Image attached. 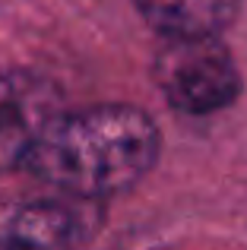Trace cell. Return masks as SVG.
Returning <instances> with one entry per match:
<instances>
[{
	"label": "cell",
	"instance_id": "obj_4",
	"mask_svg": "<svg viewBox=\"0 0 247 250\" xmlns=\"http://www.w3.org/2000/svg\"><path fill=\"white\" fill-rule=\"evenodd\" d=\"M102 228L99 203L67 193L0 206V247H80Z\"/></svg>",
	"mask_w": 247,
	"mask_h": 250
},
{
	"label": "cell",
	"instance_id": "obj_3",
	"mask_svg": "<svg viewBox=\"0 0 247 250\" xmlns=\"http://www.w3.org/2000/svg\"><path fill=\"white\" fill-rule=\"evenodd\" d=\"M67 108L63 89L32 67H0V174L22 171L41 133Z\"/></svg>",
	"mask_w": 247,
	"mask_h": 250
},
{
	"label": "cell",
	"instance_id": "obj_1",
	"mask_svg": "<svg viewBox=\"0 0 247 250\" xmlns=\"http://www.w3.org/2000/svg\"><path fill=\"white\" fill-rule=\"evenodd\" d=\"M162 159V130L146 108L130 102H99L63 108L22 171L54 193L105 203L130 193Z\"/></svg>",
	"mask_w": 247,
	"mask_h": 250
},
{
	"label": "cell",
	"instance_id": "obj_2",
	"mask_svg": "<svg viewBox=\"0 0 247 250\" xmlns=\"http://www.w3.org/2000/svg\"><path fill=\"white\" fill-rule=\"evenodd\" d=\"M152 83L178 114L212 117L241 98L244 76L222 35H162Z\"/></svg>",
	"mask_w": 247,
	"mask_h": 250
},
{
	"label": "cell",
	"instance_id": "obj_5",
	"mask_svg": "<svg viewBox=\"0 0 247 250\" xmlns=\"http://www.w3.org/2000/svg\"><path fill=\"white\" fill-rule=\"evenodd\" d=\"M244 0H133L136 13L162 35H225Z\"/></svg>",
	"mask_w": 247,
	"mask_h": 250
}]
</instances>
